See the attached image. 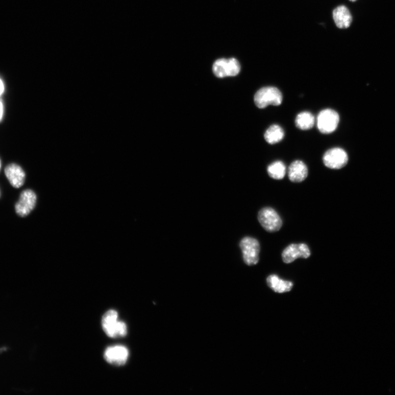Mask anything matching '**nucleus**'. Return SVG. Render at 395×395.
I'll return each instance as SVG.
<instances>
[{"mask_svg": "<svg viewBox=\"0 0 395 395\" xmlns=\"http://www.w3.org/2000/svg\"><path fill=\"white\" fill-rule=\"evenodd\" d=\"M267 172L275 180H282L286 174V166L281 161H276L268 166Z\"/></svg>", "mask_w": 395, "mask_h": 395, "instance_id": "17", "label": "nucleus"}, {"mask_svg": "<svg viewBox=\"0 0 395 395\" xmlns=\"http://www.w3.org/2000/svg\"><path fill=\"white\" fill-rule=\"evenodd\" d=\"M239 246L245 264L248 266L257 265L259 261L260 251L259 241L252 237H246L241 239Z\"/></svg>", "mask_w": 395, "mask_h": 395, "instance_id": "3", "label": "nucleus"}, {"mask_svg": "<svg viewBox=\"0 0 395 395\" xmlns=\"http://www.w3.org/2000/svg\"><path fill=\"white\" fill-rule=\"evenodd\" d=\"M4 91V85L2 80L0 79V96L3 94Z\"/></svg>", "mask_w": 395, "mask_h": 395, "instance_id": "19", "label": "nucleus"}, {"mask_svg": "<svg viewBox=\"0 0 395 395\" xmlns=\"http://www.w3.org/2000/svg\"><path fill=\"white\" fill-rule=\"evenodd\" d=\"M5 174L11 185L15 188L23 186L26 180V174L21 168L14 164L7 166Z\"/></svg>", "mask_w": 395, "mask_h": 395, "instance_id": "12", "label": "nucleus"}, {"mask_svg": "<svg viewBox=\"0 0 395 395\" xmlns=\"http://www.w3.org/2000/svg\"><path fill=\"white\" fill-rule=\"evenodd\" d=\"M102 326L110 338H122L128 334L127 325L118 320V313L114 310H110L105 313L102 318Z\"/></svg>", "mask_w": 395, "mask_h": 395, "instance_id": "1", "label": "nucleus"}, {"mask_svg": "<svg viewBox=\"0 0 395 395\" xmlns=\"http://www.w3.org/2000/svg\"><path fill=\"white\" fill-rule=\"evenodd\" d=\"M3 113H4L3 105L1 101H0V120H1L3 118Z\"/></svg>", "mask_w": 395, "mask_h": 395, "instance_id": "18", "label": "nucleus"}, {"mask_svg": "<svg viewBox=\"0 0 395 395\" xmlns=\"http://www.w3.org/2000/svg\"><path fill=\"white\" fill-rule=\"evenodd\" d=\"M1 166H2L1 160H0V169H1Z\"/></svg>", "mask_w": 395, "mask_h": 395, "instance_id": "20", "label": "nucleus"}, {"mask_svg": "<svg viewBox=\"0 0 395 395\" xmlns=\"http://www.w3.org/2000/svg\"><path fill=\"white\" fill-rule=\"evenodd\" d=\"M347 153L342 149L336 147L327 151L323 157L325 165L332 169H340L348 162Z\"/></svg>", "mask_w": 395, "mask_h": 395, "instance_id": "7", "label": "nucleus"}, {"mask_svg": "<svg viewBox=\"0 0 395 395\" xmlns=\"http://www.w3.org/2000/svg\"><path fill=\"white\" fill-rule=\"evenodd\" d=\"M339 120L340 117L337 112L331 109H324L317 116V128L321 133L331 134L337 129Z\"/></svg>", "mask_w": 395, "mask_h": 395, "instance_id": "4", "label": "nucleus"}, {"mask_svg": "<svg viewBox=\"0 0 395 395\" xmlns=\"http://www.w3.org/2000/svg\"><path fill=\"white\" fill-rule=\"evenodd\" d=\"M310 255V249L306 244H291L283 251L282 258L284 263H290L298 258H309Z\"/></svg>", "mask_w": 395, "mask_h": 395, "instance_id": "8", "label": "nucleus"}, {"mask_svg": "<svg viewBox=\"0 0 395 395\" xmlns=\"http://www.w3.org/2000/svg\"><path fill=\"white\" fill-rule=\"evenodd\" d=\"M333 16L336 27L340 29H347L352 23V16L345 6L336 7L333 11Z\"/></svg>", "mask_w": 395, "mask_h": 395, "instance_id": "13", "label": "nucleus"}, {"mask_svg": "<svg viewBox=\"0 0 395 395\" xmlns=\"http://www.w3.org/2000/svg\"><path fill=\"white\" fill-rule=\"evenodd\" d=\"M284 131L282 128L277 124H274L266 131L264 137L268 143L275 144L281 142L284 137Z\"/></svg>", "mask_w": 395, "mask_h": 395, "instance_id": "15", "label": "nucleus"}, {"mask_svg": "<svg viewBox=\"0 0 395 395\" xmlns=\"http://www.w3.org/2000/svg\"><path fill=\"white\" fill-rule=\"evenodd\" d=\"M36 201L37 196L32 190L27 189L22 192L15 207L17 214L21 217L28 215L35 207Z\"/></svg>", "mask_w": 395, "mask_h": 395, "instance_id": "9", "label": "nucleus"}, {"mask_svg": "<svg viewBox=\"0 0 395 395\" xmlns=\"http://www.w3.org/2000/svg\"><path fill=\"white\" fill-rule=\"evenodd\" d=\"M214 75L219 78L237 76L240 71V65L236 58L219 59L213 64Z\"/></svg>", "mask_w": 395, "mask_h": 395, "instance_id": "6", "label": "nucleus"}, {"mask_svg": "<svg viewBox=\"0 0 395 395\" xmlns=\"http://www.w3.org/2000/svg\"><path fill=\"white\" fill-rule=\"evenodd\" d=\"M283 101V96L278 88L267 86L261 88L255 93L254 102L259 108H265L268 106H279Z\"/></svg>", "mask_w": 395, "mask_h": 395, "instance_id": "2", "label": "nucleus"}, {"mask_svg": "<svg viewBox=\"0 0 395 395\" xmlns=\"http://www.w3.org/2000/svg\"><path fill=\"white\" fill-rule=\"evenodd\" d=\"M104 357L109 364L121 366L128 361L129 351L126 347L122 345L109 347L105 351Z\"/></svg>", "mask_w": 395, "mask_h": 395, "instance_id": "10", "label": "nucleus"}, {"mask_svg": "<svg viewBox=\"0 0 395 395\" xmlns=\"http://www.w3.org/2000/svg\"><path fill=\"white\" fill-rule=\"evenodd\" d=\"M267 283L269 288L279 293L288 292L293 287V283L291 282L280 279L279 276L275 275L267 277Z\"/></svg>", "mask_w": 395, "mask_h": 395, "instance_id": "14", "label": "nucleus"}, {"mask_svg": "<svg viewBox=\"0 0 395 395\" xmlns=\"http://www.w3.org/2000/svg\"><path fill=\"white\" fill-rule=\"evenodd\" d=\"M350 1L352 2H355L356 1V0H350Z\"/></svg>", "mask_w": 395, "mask_h": 395, "instance_id": "21", "label": "nucleus"}, {"mask_svg": "<svg viewBox=\"0 0 395 395\" xmlns=\"http://www.w3.org/2000/svg\"><path fill=\"white\" fill-rule=\"evenodd\" d=\"M258 219L262 228L270 233L279 231L283 224L279 214L270 207L263 208L259 212Z\"/></svg>", "mask_w": 395, "mask_h": 395, "instance_id": "5", "label": "nucleus"}, {"mask_svg": "<svg viewBox=\"0 0 395 395\" xmlns=\"http://www.w3.org/2000/svg\"><path fill=\"white\" fill-rule=\"evenodd\" d=\"M295 122L298 129L302 130H309L314 127L315 118L310 112H303L298 114Z\"/></svg>", "mask_w": 395, "mask_h": 395, "instance_id": "16", "label": "nucleus"}, {"mask_svg": "<svg viewBox=\"0 0 395 395\" xmlns=\"http://www.w3.org/2000/svg\"><path fill=\"white\" fill-rule=\"evenodd\" d=\"M308 176V169L301 160H295L289 167L288 178L290 181L300 183L304 181Z\"/></svg>", "mask_w": 395, "mask_h": 395, "instance_id": "11", "label": "nucleus"}]
</instances>
